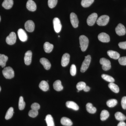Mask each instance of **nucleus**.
Listing matches in <instances>:
<instances>
[{"mask_svg":"<svg viewBox=\"0 0 126 126\" xmlns=\"http://www.w3.org/2000/svg\"><path fill=\"white\" fill-rule=\"evenodd\" d=\"M80 47L82 52L86 51L89 44V40L87 37L84 35H81L79 38Z\"/></svg>","mask_w":126,"mask_h":126,"instance_id":"obj_1","label":"nucleus"},{"mask_svg":"<svg viewBox=\"0 0 126 126\" xmlns=\"http://www.w3.org/2000/svg\"><path fill=\"white\" fill-rule=\"evenodd\" d=\"M2 74L6 79H11L15 76L14 71L10 67L5 68L2 71Z\"/></svg>","mask_w":126,"mask_h":126,"instance_id":"obj_2","label":"nucleus"},{"mask_svg":"<svg viewBox=\"0 0 126 126\" xmlns=\"http://www.w3.org/2000/svg\"><path fill=\"white\" fill-rule=\"evenodd\" d=\"M91 57L90 55L85 56V58L81 65L80 71L82 73L86 72L88 69L91 62Z\"/></svg>","mask_w":126,"mask_h":126,"instance_id":"obj_3","label":"nucleus"},{"mask_svg":"<svg viewBox=\"0 0 126 126\" xmlns=\"http://www.w3.org/2000/svg\"><path fill=\"white\" fill-rule=\"evenodd\" d=\"M109 20V17L107 15L101 16L97 19V24L100 26H104L107 24Z\"/></svg>","mask_w":126,"mask_h":126,"instance_id":"obj_4","label":"nucleus"},{"mask_svg":"<svg viewBox=\"0 0 126 126\" xmlns=\"http://www.w3.org/2000/svg\"><path fill=\"white\" fill-rule=\"evenodd\" d=\"M100 63L102 65V68L103 70L107 71L109 70L111 68V63L107 59L105 58H102L100 59Z\"/></svg>","mask_w":126,"mask_h":126,"instance_id":"obj_5","label":"nucleus"},{"mask_svg":"<svg viewBox=\"0 0 126 126\" xmlns=\"http://www.w3.org/2000/svg\"><path fill=\"white\" fill-rule=\"evenodd\" d=\"M16 37L15 33L12 32L6 38V43L9 45H13L16 43Z\"/></svg>","mask_w":126,"mask_h":126,"instance_id":"obj_6","label":"nucleus"},{"mask_svg":"<svg viewBox=\"0 0 126 126\" xmlns=\"http://www.w3.org/2000/svg\"><path fill=\"white\" fill-rule=\"evenodd\" d=\"M97 15L96 13H93L88 17L87 19V23L88 25L92 26L95 24L97 20Z\"/></svg>","mask_w":126,"mask_h":126,"instance_id":"obj_7","label":"nucleus"},{"mask_svg":"<svg viewBox=\"0 0 126 126\" xmlns=\"http://www.w3.org/2000/svg\"><path fill=\"white\" fill-rule=\"evenodd\" d=\"M53 23L55 32L57 33L60 32L62 28V25L59 19L58 18H54L53 20Z\"/></svg>","mask_w":126,"mask_h":126,"instance_id":"obj_8","label":"nucleus"},{"mask_svg":"<svg viewBox=\"0 0 126 126\" xmlns=\"http://www.w3.org/2000/svg\"><path fill=\"white\" fill-rule=\"evenodd\" d=\"M115 31L118 35H124L126 33V29L125 26L122 24H119L115 29Z\"/></svg>","mask_w":126,"mask_h":126,"instance_id":"obj_9","label":"nucleus"},{"mask_svg":"<svg viewBox=\"0 0 126 126\" xmlns=\"http://www.w3.org/2000/svg\"><path fill=\"white\" fill-rule=\"evenodd\" d=\"M70 20L72 26L74 28H77L78 26L79 21L77 15L75 13H71L70 15Z\"/></svg>","mask_w":126,"mask_h":126,"instance_id":"obj_10","label":"nucleus"},{"mask_svg":"<svg viewBox=\"0 0 126 126\" xmlns=\"http://www.w3.org/2000/svg\"><path fill=\"white\" fill-rule=\"evenodd\" d=\"M25 29L26 31L30 32H33L34 30L35 24L32 20L27 21L25 24Z\"/></svg>","mask_w":126,"mask_h":126,"instance_id":"obj_11","label":"nucleus"},{"mask_svg":"<svg viewBox=\"0 0 126 126\" xmlns=\"http://www.w3.org/2000/svg\"><path fill=\"white\" fill-rule=\"evenodd\" d=\"M98 40L103 43H108L110 41V38L109 35L105 33H101L98 36Z\"/></svg>","mask_w":126,"mask_h":126,"instance_id":"obj_12","label":"nucleus"},{"mask_svg":"<svg viewBox=\"0 0 126 126\" xmlns=\"http://www.w3.org/2000/svg\"><path fill=\"white\" fill-rule=\"evenodd\" d=\"M18 37L20 40L23 42H25L27 40V35L23 29H19L18 31Z\"/></svg>","mask_w":126,"mask_h":126,"instance_id":"obj_13","label":"nucleus"},{"mask_svg":"<svg viewBox=\"0 0 126 126\" xmlns=\"http://www.w3.org/2000/svg\"><path fill=\"white\" fill-rule=\"evenodd\" d=\"M32 55V52L31 50L27 51L25 54L24 60L25 64L26 65H29L31 63Z\"/></svg>","mask_w":126,"mask_h":126,"instance_id":"obj_14","label":"nucleus"},{"mask_svg":"<svg viewBox=\"0 0 126 126\" xmlns=\"http://www.w3.org/2000/svg\"><path fill=\"white\" fill-rule=\"evenodd\" d=\"M70 60V55L67 53L63 55L61 59V65L63 67H66L68 64Z\"/></svg>","mask_w":126,"mask_h":126,"instance_id":"obj_15","label":"nucleus"},{"mask_svg":"<svg viewBox=\"0 0 126 126\" xmlns=\"http://www.w3.org/2000/svg\"><path fill=\"white\" fill-rule=\"evenodd\" d=\"M26 7L30 11H35L36 9V4L32 0H29L26 4Z\"/></svg>","mask_w":126,"mask_h":126,"instance_id":"obj_16","label":"nucleus"},{"mask_svg":"<svg viewBox=\"0 0 126 126\" xmlns=\"http://www.w3.org/2000/svg\"><path fill=\"white\" fill-rule=\"evenodd\" d=\"M40 63L46 70H48L51 67V64L49 61L45 58H42L40 59Z\"/></svg>","mask_w":126,"mask_h":126,"instance_id":"obj_17","label":"nucleus"},{"mask_svg":"<svg viewBox=\"0 0 126 126\" xmlns=\"http://www.w3.org/2000/svg\"><path fill=\"white\" fill-rule=\"evenodd\" d=\"M14 5L13 0H4L2 2V7L6 9H11Z\"/></svg>","mask_w":126,"mask_h":126,"instance_id":"obj_18","label":"nucleus"},{"mask_svg":"<svg viewBox=\"0 0 126 126\" xmlns=\"http://www.w3.org/2000/svg\"><path fill=\"white\" fill-rule=\"evenodd\" d=\"M53 86L55 90L58 92L63 90V88L61 84V81L60 80H56L55 81L53 84Z\"/></svg>","mask_w":126,"mask_h":126,"instance_id":"obj_19","label":"nucleus"},{"mask_svg":"<svg viewBox=\"0 0 126 126\" xmlns=\"http://www.w3.org/2000/svg\"><path fill=\"white\" fill-rule=\"evenodd\" d=\"M66 106L68 108L72 109L74 110H78L79 109V107L78 104L74 102L71 101L66 102Z\"/></svg>","mask_w":126,"mask_h":126,"instance_id":"obj_20","label":"nucleus"},{"mask_svg":"<svg viewBox=\"0 0 126 126\" xmlns=\"http://www.w3.org/2000/svg\"><path fill=\"white\" fill-rule=\"evenodd\" d=\"M107 54L110 58L114 59H118L120 58V54L116 51L112 50H108L107 52Z\"/></svg>","mask_w":126,"mask_h":126,"instance_id":"obj_21","label":"nucleus"},{"mask_svg":"<svg viewBox=\"0 0 126 126\" xmlns=\"http://www.w3.org/2000/svg\"><path fill=\"white\" fill-rule=\"evenodd\" d=\"M54 46L52 44L48 43V42H46L44 44V48L45 51L47 53H50L53 49Z\"/></svg>","mask_w":126,"mask_h":126,"instance_id":"obj_22","label":"nucleus"},{"mask_svg":"<svg viewBox=\"0 0 126 126\" xmlns=\"http://www.w3.org/2000/svg\"><path fill=\"white\" fill-rule=\"evenodd\" d=\"M39 87L41 90L44 92H46L49 90V86L47 81H42L40 82Z\"/></svg>","mask_w":126,"mask_h":126,"instance_id":"obj_23","label":"nucleus"},{"mask_svg":"<svg viewBox=\"0 0 126 126\" xmlns=\"http://www.w3.org/2000/svg\"><path fill=\"white\" fill-rule=\"evenodd\" d=\"M86 110L87 111L90 113L94 114L96 111V109L93 107V104L91 103H88L86 105Z\"/></svg>","mask_w":126,"mask_h":126,"instance_id":"obj_24","label":"nucleus"},{"mask_svg":"<svg viewBox=\"0 0 126 126\" xmlns=\"http://www.w3.org/2000/svg\"><path fill=\"white\" fill-rule=\"evenodd\" d=\"M61 124L65 126H71L73 125V123L69 118L66 117L62 118L61 119Z\"/></svg>","mask_w":126,"mask_h":126,"instance_id":"obj_25","label":"nucleus"},{"mask_svg":"<svg viewBox=\"0 0 126 126\" xmlns=\"http://www.w3.org/2000/svg\"><path fill=\"white\" fill-rule=\"evenodd\" d=\"M8 59L7 56L4 54H0V65L2 68L6 66V63Z\"/></svg>","mask_w":126,"mask_h":126,"instance_id":"obj_26","label":"nucleus"},{"mask_svg":"<svg viewBox=\"0 0 126 126\" xmlns=\"http://www.w3.org/2000/svg\"><path fill=\"white\" fill-rule=\"evenodd\" d=\"M45 120L47 123V126H55L53 119L51 115H47L46 117Z\"/></svg>","mask_w":126,"mask_h":126,"instance_id":"obj_27","label":"nucleus"},{"mask_svg":"<svg viewBox=\"0 0 126 126\" xmlns=\"http://www.w3.org/2000/svg\"><path fill=\"white\" fill-rule=\"evenodd\" d=\"M109 88L113 92L117 93H119V89L118 86L113 82L110 83L108 85Z\"/></svg>","mask_w":126,"mask_h":126,"instance_id":"obj_28","label":"nucleus"},{"mask_svg":"<svg viewBox=\"0 0 126 126\" xmlns=\"http://www.w3.org/2000/svg\"><path fill=\"white\" fill-rule=\"evenodd\" d=\"M115 116L116 119L120 121H123L126 119V116L120 112H116Z\"/></svg>","mask_w":126,"mask_h":126,"instance_id":"obj_29","label":"nucleus"},{"mask_svg":"<svg viewBox=\"0 0 126 126\" xmlns=\"http://www.w3.org/2000/svg\"><path fill=\"white\" fill-rule=\"evenodd\" d=\"M109 116V113L107 110H103L102 111L100 115V119L102 121H104L107 119Z\"/></svg>","mask_w":126,"mask_h":126,"instance_id":"obj_30","label":"nucleus"},{"mask_svg":"<svg viewBox=\"0 0 126 126\" xmlns=\"http://www.w3.org/2000/svg\"><path fill=\"white\" fill-rule=\"evenodd\" d=\"M94 0H82L81 4L84 7H88L90 6L94 2Z\"/></svg>","mask_w":126,"mask_h":126,"instance_id":"obj_31","label":"nucleus"},{"mask_svg":"<svg viewBox=\"0 0 126 126\" xmlns=\"http://www.w3.org/2000/svg\"><path fill=\"white\" fill-rule=\"evenodd\" d=\"M14 113V108L12 107H10L8 109L6 114L5 118L6 120L10 119L13 116Z\"/></svg>","mask_w":126,"mask_h":126,"instance_id":"obj_32","label":"nucleus"},{"mask_svg":"<svg viewBox=\"0 0 126 126\" xmlns=\"http://www.w3.org/2000/svg\"><path fill=\"white\" fill-rule=\"evenodd\" d=\"M117 104V100L115 99H110L107 102V105L110 108L116 106Z\"/></svg>","mask_w":126,"mask_h":126,"instance_id":"obj_33","label":"nucleus"},{"mask_svg":"<svg viewBox=\"0 0 126 126\" xmlns=\"http://www.w3.org/2000/svg\"><path fill=\"white\" fill-rule=\"evenodd\" d=\"M18 106H19V109L21 110H24V109L25 108V103L24 101V98L22 96L20 97Z\"/></svg>","mask_w":126,"mask_h":126,"instance_id":"obj_34","label":"nucleus"},{"mask_svg":"<svg viewBox=\"0 0 126 126\" xmlns=\"http://www.w3.org/2000/svg\"><path fill=\"white\" fill-rule=\"evenodd\" d=\"M102 78L104 80L109 82H115V79L113 77L108 75L103 74L102 75Z\"/></svg>","mask_w":126,"mask_h":126,"instance_id":"obj_35","label":"nucleus"},{"mask_svg":"<svg viewBox=\"0 0 126 126\" xmlns=\"http://www.w3.org/2000/svg\"><path fill=\"white\" fill-rule=\"evenodd\" d=\"M58 0H48V5L49 8H54L57 5Z\"/></svg>","mask_w":126,"mask_h":126,"instance_id":"obj_36","label":"nucleus"},{"mask_svg":"<svg viewBox=\"0 0 126 126\" xmlns=\"http://www.w3.org/2000/svg\"><path fill=\"white\" fill-rule=\"evenodd\" d=\"M86 86V83L84 82L81 81L77 83V88L78 90L80 91V90H83L84 88Z\"/></svg>","mask_w":126,"mask_h":126,"instance_id":"obj_37","label":"nucleus"},{"mask_svg":"<svg viewBox=\"0 0 126 126\" xmlns=\"http://www.w3.org/2000/svg\"><path fill=\"white\" fill-rule=\"evenodd\" d=\"M38 110L32 109L30 110L29 112V115L30 117L34 118L38 116Z\"/></svg>","mask_w":126,"mask_h":126,"instance_id":"obj_38","label":"nucleus"},{"mask_svg":"<svg viewBox=\"0 0 126 126\" xmlns=\"http://www.w3.org/2000/svg\"><path fill=\"white\" fill-rule=\"evenodd\" d=\"M77 68L75 65L74 64H72L70 67V73L72 76H74L76 74Z\"/></svg>","mask_w":126,"mask_h":126,"instance_id":"obj_39","label":"nucleus"},{"mask_svg":"<svg viewBox=\"0 0 126 126\" xmlns=\"http://www.w3.org/2000/svg\"><path fill=\"white\" fill-rule=\"evenodd\" d=\"M118 62L121 65H126V56L121 57L118 59Z\"/></svg>","mask_w":126,"mask_h":126,"instance_id":"obj_40","label":"nucleus"},{"mask_svg":"<svg viewBox=\"0 0 126 126\" xmlns=\"http://www.w3.org/2000/svg\"><path fill=\"white\" fill-rule=\"evenodd\" d=\"M31 108L32 109L38 110L40 108V106L38 103H34L32 104V105H31Z\"/></svg>","mask_w":126,"mask_h":126,"instance_id":"obj_41","label":"nucleus"},{"mask_svg":"<svg viewBox=\"0 0 126 126\" xmlns=\"http://www.w3.org/2000/svg\"><path fill=\"white\" fill-rule=\"evenodd\" d=\"M122 107L124 109H126V96L123 97L121 101Z\"/></svg>","mask_w":126,"mask_h":126,"instance_id":"obj_42","label":"nucleus"},{"mask_svg":"<svg viewBox=\"0 0 126 126\" xmlns=\"http://www.w3.org/2000/svg\"><path fill=\"white\" fill-rule=\"evenodd\" d=\"M118 46L121 48L124 49H126V41L120 42L118 44Z\"/></svg>","mask_w":126,"mask_h":126,"instance_id":"obj_43","label":"nucleus"},{"mask_svg":"<svg viewBox=\"0 0 126 126\" xmlns=\"http://www.w3.org/2000/svg\"><path fill=\"white\" fill-rule=\"evenodd\" d=\"M117 126H126V124L124 121H120L118 124Z\"/></svg>","mask_w":126,"mask_h":126,"instance_id":"obj_44","label":"nucleus"},{"mask_svg":"<svg viewBox=\"0 0 126 126\" xmlns=\"http://www.w3.org/2000/svg\"><path fill=\"white\" fill-rule=\"evenodd\" d=\"M90 88L88 86H86L84 88L83 90L85 92H88L90 90Z\"/></svg>","mask_w":126,"mask_h":126,"instance_id":"obj_45","label":"nucleus"},{"mask_svg":"<svg viewBox=\"0 0 126 126\" xmlns=\"http://www.w3.org/2000/svg\"><path fill=\"white\" fill-rule=\"evenodd\" d=\"M1 90V88L0 86V92Z\"/></svg>","mask_w":126,"mask_h":126,"instance_id":"obj_46","label":"nucleus"},{"mask_svg":"<svg viewBox=\"0 0 126 126\" xmlns=\"http://www.w3.org/2000/svg\"><path fill=\"white\" fill-rule=\"evenodd\" d=\"M77 92H79V90H78V91H77Z\"/></svg>","mask_w":126,"mask_h":126,"instance_id":"obj_47","label":"nucleus"},{"mask_svg":"<svg viewBox=\"0 0 126 126\" xmlns=\"http://www.w3.org/2000/svg\"><path fill=\"white\" fill-rule=\"evenodd\" d=\"M0 20H1V17H0Z\"/></svg>","mask_w":126,"mask_h":126,"instance_id":"obj_48","label":"nucleus"}]
</instances>
